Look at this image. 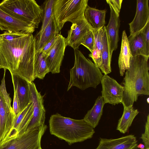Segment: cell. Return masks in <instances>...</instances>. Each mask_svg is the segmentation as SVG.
<instances>
[{
	"label": "cell",
	"mask_w": 149,
	"mask_h": 149,
	"mask_svg": "<svg viewBox=\"0 0 149 149\" xmlns=\"http://www.w3.org/2000/svg\"><path fill=\"white\" fill-rule=\"evenodd\" d=\"M36 38L31 33L10 40L0 37V69L8 70L10 74L29 82L33 81L36 78Z\"/></svg>",
	"instance_id": "1"
},
{
	"label": "cell",
	"mask_w": 149,
	"mask_h": 149,
	"mask_svg": "<svg viewBox=\"0 0 149 149\" xmlns=\"http://www.w3.org/2000/svg\"><path fill=\"white\" fill-rule=\"evenodd\" d=\"M149 56H132L129 69L125 72L124 91L122 104L133 105L140 95H149Z\"/></svg>",
	"instance_id": "2"
},
{
	"label": "cell",
	"mask_w": 149,
	"mask_h": 149,
	"mask_svg": "<svg viewBox=\"0 0 149 149\" xmlns=\"http://www.w3.org/2000/svg\"><path fill=\"white\" fill-rule=\"evenodd\" d=\"M49 125L51 134L65 140L69 145L91 139L95 133L93 127L84 118L74 119L58 113L51 116Z\"/></svg>",
	"instance_id": "3"
},
{
	"label": "cell",
	"mask_w": 149,
	"mask_h": 149,
	"mask_svg": "<svg viewBox=\"0 0 149 149\" xmlns=\"http://www.w3.org/2000/svg\"><path fill=\"white\" fill-rule=\"evenodd\" d=\"M74 62L70 70L68 91L75 86L82 90L89 87L96 88L103 76L100 69L78 50H74Z\"/></svg>",
	"instance_id": "4"
},
{
	"label": "cell",
	"mask_w": 149,
	"mask_h": 149,
	"mask_svg": "<svg viewBox=\"0 0 149 149\" xmlns=\"http://www.w3.org/2000/svg\"><path fill=\"white\" fill-rule=\"evenodd\" d=\"M0 8L11 16L38 28L41 21L42 9L34 0H4Z\"/></svg>",
	"instance_id": "5"
},
{
	"label": "cell",
	"mask_w": 149,
	"mask_h": 149,
	"mask_svg": "<svg viewBox=\"0 0 149 149\" xmlns=\"http://www.w3.org/2000/svg\"><path fill=\"white\" fill-rule=\"evenodd\" d=\"M88 0H55L53 6V14L59 31L65 24L72 23L84 17Z\"/></svg>",
	"instance_id": "6"
},
{
	"label": "cell",
	"mask_w": 149,
	"mask_h": 149,
	"mask_svg": "<svg viewBox=\"0 0 149 149\" xmlns=\"http://www.w3.org/2000/svg\"><path fill=\"white\" fill-rule=\"evenodd\" d=\"M0 85V146L7 142L13 128L15 115L11 105V99L6 88L4 69Z\"/></svg>",
	"instance_id": "7"
},
{
	"label": "cell",
	"mask_w": 149,
	"mask_h": 149,
	"mask_svg": "<svg viewBox=\"0 0 149 149\" xmlns=\"http://www.w3.org/2000/svg\"><path fill=\"white\" fill-rule=\"evenodd\" d=\"M47 127L45 124L26 131L22 134L0 146V149H37Z\"/></svg>",
	"instance_id": "8"
},
{
	"label": "cell",
	"mask_w": 149,
	"mask_h": 149,
	"mask_svg": "<svg viewBox=\"0 0 149 149\" xmlns=\"http://www.w3.org/2000/svg\"><path fill=\"white\" fill-rule=\"evenodd\" d=\"M29 84L30 91L31 102L33 107V114L26 131L45 125V110L43 105V97L38 91L33 81L29 82Z\"/></svg>",
	"instance_id": "9"
},
{
	"label": "cell",
	"mask_w": 149,
	"mask_h": 149,
	"mask_svg": "<svg viewBox=\"0 0 149 149\" xmlns=\"http://www.w3.org/2000/svg\"><path fill=\"white\" fill-rule=\"evenodd\" d=\"M102 86V96L105 104L115 105L122 103L124 87L107 74H104L101 81Z\"/></svg>",
	"instance_id": "10"
},
{
	"label": "cell",
	"mask_w": 149,
	"mask_h": 149,
	"mask_svg": "<svg viewBox=\"0 0 149 149\" xmlns=\"http://www.w3.org/2000/svg\"><path fill=\"white\" fill-rule=\"evenodd\" d=\"M65 38L58 34L55 42L45 57L47 65L52 74L58 73L64 55L66 47Z\"/></svg>",
	"instance_id": "11"
},
{
	"label": "cell",
	"mask_w": 149,
	"mask_h": 149,
	"mask_svg": "<svg viewBox=\"0 0 149 149\" xmlns=\"http://www.w3.org/2000/svg\"><path fill=\"white\" fill-rule=\"evenodd\" d=\"M35 27L32 24L19 19L0 8V30L15 33L32 34Z\"/></svg>",
	"instance_id": "12"
},
{
	"label": "cell",
	"mask_w": 149,
	"mask_h": 149,
	"mask_svg": "<svg viewBox=\"0 0 149 149\" xmlns=\"http://www.w3.org/2000/svg\"><path fill=\"white\" fill-rule=\"evenodd\" d=\"M90 30L93 29L84 17L75 21L72 23L65 38L66 46L71 47L74 50L78 49L87 33Z\"/></svg>",
	"instance_id": "13"
},
{
	"label": "cell",
	"mask_w": 149,
	"mask_h": 149,
	"mask_svg": "<svg viewBox=\"0 0 149 149\" xmlns=\"http://www.w3.org/2000/svg\"><path fill=\"white\" fill-rule=\"evenodd\" d=\"M136 14L132 21L129 24L130 35L141 31L149 22L148 0H137Z\"/></svg>",
	"instance_id": "14"
},
{
	"label": "cell",
	"mask_w": 149,
	"mask_h": 149,
	"mask_svg": "<svg viewBox=\"0 0 149 149\" xmlns=\"http://www.w3.org/2000/svg\"><path fill=\"white\" fill-rule=\"evenodd\" d=\"M108 4L110 8V17L108 24L106 26V30L110 48V54L112 56L113 52L117 48L119 41V13L116 12L110 4Z\"/></svg>",
	"instance_id": "15"
},
{
	"label": "cell",
	"mask_w": 149,
	"mask_h": 149,
	"mask_svg": "<svg viewBox=\"0 0 149 149\" xmlns=\"http://www.w3.org/2000/svg\"><path fill=\"white\" fill-rule=\"evenodd\" d=\"M137 145L136 137L129 135L116 139L100 138L96 149H136Z\"/></svg>",
	"instance_id": "16"
},
{
	"label": "cell",
	"mask_w": 149,
	"mask_h": 149,
	"mask_svg": "<svg viewBox=\"0 0 149 149\" xmlns=\"http://www.w3.org/2000/svg\"><path fill=\"white\" fill-rule=\"evenodd\" d=\"M11 74L14 91L16 93L20 112L31 102L29 82L19 75L13 74Z\"/></svg>",
	"instance_id": "17"
},
{
	"label": "cell",
	"mask_w": 149,
	"mask_h": 149,
	"mask_svg": "<svg viewBox=\"0 0 149 149\" xmlns=\"http://www.w3.org/2000/svg\"><path fill=\"white\" fill-rule=\"evenodd\" d=\"M59 32L53 14L46 27L38 36L35 37L37 53H40L44 46L54 37L59 34Z\"/></svg>",
	"instance_id": "18"
},
{
	"label": "cell",
	"mask_w": 149,
	"mask_h": 149,
	"mask_svg": "<svg viewBox=\"0 0 149 149\" xmlns=\"http://www.w3.org/2000/svg\"><path fill=\"white\" fill-rule=\"evenodd\" d=\"M106 12L105 10H100L88 5L84 17L93 30L97 31L104 26Z\"/></svg>",
	"instance_id": "19"
},
{
	"label": "cell",
	"mask_w": 149,
	"mask_h": 149,
	"mask_svg": "<svg viewBox=\"0 0 149 149\" xmlns=\"http://www.w3.org/2000/svg\"><path fill=\"white\" fill-rule=\"evenodd\" d=\"M132 56L127 37L125 31L124 30L122 32L121 47L118 60L121 76H123L125 71L129 69L130 60Z\"/></svg>",
	"instance_id": "20"
},
{
	"label": "cell",
	"mask_w": 149,
	"mask_h": 149,
	"mask_svg": "<svg viewBox=\"0 0 149 149\" xmlns=\"http://www.w3.org/2000/svg\"><path fill=\"white\" fill-rule=\"evenodd\" d=\"M105 104L103 97L99 96L92 108L88 111L84 117V119L94 128L98 124Z\"/></svg>",
	"instance_id": "21"
},
{
	"label": "cell",
	"mask_w": 149,
	"mask_h": 149,
	"mask_svg": "<svg viewBox=\"0 0 149 149\" xmlns=\"http://www.w3.org/2000/svg\"><path fill=\"white\" fill-rule=\"evenodd\" d=\"M124 110L122 116L118 120L117 130L121 133L127 132L134 119L139 113L137 109H134L133 105L126 107L123 104Z\"/></svg>",
	"instance_id": "22"
},
{
	"label": "cell",
	"mask_w": 149,
	"mask_h": 149,
	"mask_svg": "<svg viewBox=\"0 0 149 149\" xmlns=\"http://www.w3.org/2000/svg\"><path fill=\"white\" fill-rule=\"evenodd\" d=\"M102 40L103 47L101 51L102 70L104 74H107L111 72V62L112 56L110 54V49L106 30V26L102 27Z\"/></svg>",
	"instance_id": "23"
},
{
	"label": "cell",
	"mask_w": 149,
	"mask_h": 149,
	"mask_svg": "<svg viewBox=\"0 0 149 149\" xmlns=\"http://www.w3.org/2000/svg\"><path fill=\"white\" fill-rule=\"evenodd\" d=\"M129 45L132 56L138 55L148 56L146 52L141 30L127 37Z\"/></svg>",
	"instance_id": "24"
},
{
	"label": "cell",
	"mask_w": 149,
	"mask_h": 149,
	"mask_svg": "<svg viewBox=\"0 0 149 149\" xmlns=\"http://www.w3.org/2000/svg\"><path fill=\"white\" fill-rule=\"evenodd\" d=\"M55 0H45L43 4L42 14L41 21L42 24L39 31L37 33L36 37L42 32L51 20L53 15V6Z\"/></svg>",
	"instance_id": "25"
},
{
	"label": "cell",
	"mask_w": 149,
	"mask_h": 149,
	"mask_svg": "<svg viewBox=\"0 0 149 149\" xmlns=\"http://www.w3.org/2000/svg\"><path fill=\"white\" fill-rule=\"evenodd\" d=\"M35 64L36 78L42 79L49 72L45 58L41 52L37 53Z\"/></svg>",
	"instance_id": "26"
},
{
	"label": "cell",
	"mask_w": 149,
	"mask_h": 149,
	"mask_svg": "<svg viewBox=\"0 0 149 149\" xmlns=\"http://www.w3.org/2000/svg\"><path fill=\"white\" fill-rule=\"evenodd\" d=\"M94 33L92 30H90L87 33L81 45L86 47L92 53L94 45Z\"/></svg>",
	"instance_id": "27"
},
{
	"label": "cell",
	"mask_w": 149,
	"mask_h": 149,
	"mask_svg": "<svg viewBox=\"0 0 149 149\" xmlns=\"http://www.w3.org/2000/svg\"><path fill=\"white\" fill-rule=\"evenodd\" d=\"M89 56L92 58L95 65L102 71V62L101 52L95 45L92 53L89 54Z\"/></svg>",
	"instance_id": "28"
},
{
	"label": "cell",
	"mask_w": 149,
	"mask_h": 149,
	"mask_svg": "<svg viewBox=\"0 0 149 149\" xmlns=\"http://www.w3.org/2000/svg\"><path fill=\"white\" fill-rule=\"evenodd\" d=\"M144 43L146 53L149 56V22L141 30Z\"/></svg>",
	"instance_id": "29"
},
{
	"label": "cell",
	"mask_w": 149,
	"mask_h": 149,
	"mask_svg": "<svg viewBox=\"0 0 149 149\" xmlns=\"http://www.w3.org/2000/svg\"><path fill=\"white\" fill-rule=\"evenodd\" d=\"M140 138L142 139L145 146V148L149 149V115L147 117V121L145 125L144 133L142 134Z\"/></svg>",
	"instance_id": "30"
},
{
	"label": "cell",
	"mask_w": 149,
	"mask_h": 149,
	"mask_svg": "<svg viewBox=\"0 0 149 149\" xmlns=\"http://www.w3.org/2000/svg\"><path fill=\"white\" fill-rule=\"evenodd\" d=\"M24 34L5 31L3 33L0 34V37L4 40H10L22 36Z\"/></svg>",
	"instance_id": "31"
},
{
	"label": "cell",
	"mask_w": 149,
	"mask_h": 149,
	"mask_svg": "<svg viewBox=\"0 0 149 149\" xmlns=\"http://www.w3.org/2000/svg\"><path fill=\"white\" fill-rule=\"evenodd\" d=\"M56 36L54 37L51 40L48 42L43 47L40 52H41L45 57L51 48L54 45L56 38Z\"/></svg>",
	"instance_id": "32"
},
{
	"label": "cell",
	"mask_w": 149,
	"mask_h": 149,
	"mask_svg": "<svg viewBox=\"0 0 149 149\" xmlns=\"http://www.w3.org/2000/svg\"><path fill=\"white\" fill-rule=\"evenodd\" d=\"M14 91L13 101L12 108L15 116H17L20 112L19 103L15 91Z\"/></svg>",
	"instance_id": "33"
},
{
	"label": "cell",
	"mask_w": 149,
	"mask_h": 149,
	"mask_svg": "<svg viewBox=\"0 0 149 149\" xmlns=\"http://www.w3.org/2000/svg\"><path fill=\"white\" fill-rule=\"evenodd\" d=\"M106 1L107 3L110 4L116 12L120 13L122 0H107Z\"/></svg>",
	"instance_id": "34"
},
{
	"label": "cell",
	"mask_w": 149,
	"mask_h": 149,
	"mask_svg": "<svg viewBox=\"0 0 149 149\" xmlns=\"http://www.w3.org/2000/svg\"><path fill=\"white\" fill-rule=\"evenodd\" d=\"M137 147L140 149H144L145 148V146L144 144L140 143L137 146Z\"/></svg>",
	"instance_id": "35"
},
{
	"label": "cell",
	"mask_w": 149,
	"mask_h": 149,
	"mask_svg": "<svg viewBox=\"0 0 149 149\" xmlns=\"http://www.w3.org/2000/svg\"><path fill=\"white\" fill-rule=\"evenodd\" d=\"M147 102L148 104H149V98L148 97L147 99Z\"/></svg>",
	"instance_id": "36"
},
{
	"label": "cell",
	"mask_w": 149,
	"mask_h": 149,
	"mask_svg": "<svg viewBox=\"0 0 149 149\" xmlns=\"http://www.w3.org/2000/svg\"><path fill=\"white\" fill-rule=\"evenodd\" d=\"M42 149V148L41 147H40V148L38 149Z\"/></svg>",
	"instance_id": "37"
},
{
	"label": "cell",
	"mask_w": 149,
	"mask_h": 149,
	"mask_svg": "<svg viewBox=\"0 0 149 149\" xmlns=\"http://www.w3.org/2000/svg\"><path fill=\"white\" fill-rule=\"evenodd\" d=\"M144 149H146V148H144Z\"/></svg>",
	"instance_id": "38"
},
{
	"label": "cell",
	"mask_w": 149,
	"mask_h": 149,
	"mask_svg": "<svg viewBox=\"0 0 149 149\" xmlns=\"http://www.w3.org/2000/svg\"></svg>",
	"instance_id": "39"
}]
</instances>
